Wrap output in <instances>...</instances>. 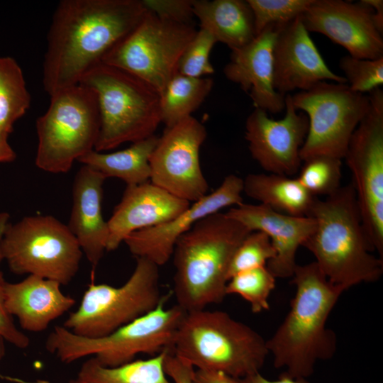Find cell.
<instances>
[{
	"instance_id": "1",
	"label": "cell",
	"mask_w": 383,
	"mask_h": 383,
	"mask_svg": "<svg viewBox=\"0 0 383 383\" xmlns=\"http://www.w3.org/2000/svg\"><path fill=\"white\" fill-rule=\"evenodd\" d=\"M139 0H62L52 14L43 62L50 96L79 84L147 12Z\"/></svg>"
},
{
	"instance_id": "2",
	"label": "cell",
	"mask_w": 383,
	"mask_h": 383,
	"mask_svg": "<svg viewBox=\"0 0 383 383\" xmlns=\"http://www.w3.org/2000/svg\"><path fill=\"white\" fill-rule=\"evenodd\" d=\"M291 278L296 292L290 310L266 345L276 368L304 379L318 360L331 358L336 351L335 334L326 322L345 290L331 282L315 262L296 265Z\"/></svg>"
},
{
	"instance_id": "3",
	"label": "cell",
	"mask_w": 383,
	"mask_h": 383,
	"mask_svg": "<svg viewBox=\"0 0 383 383\" xmlns=\"http://www.w3.org/2000/svg\"><path fill=\"white\" fill-rule=\"evenodd\" d=\"M309 216L316 228L302 246L331 282L347 290L380 279L383 260L372 253L353 184L323 200L316 197Z\"/></svg>"
},
{
	"instance_id": "4",
	"label": "cell",
	"mask_w": 383,
	"mask_h": 383,
	"mask_svg": "<svg viewBox=\"0 0 383 383\" xmlns=\"http://www.w3.org/2000/svg\"><path fill=\"white\" fill-rule=\"evenodd\" d=\"M250 232L219 211L201 219L180 236L172 255L177 305L189 313L221 303L226 296L233 255Z\"/></svg>"
},
{
	"instance_id": "5",
	"label": "cell",
	"mask_w": 383,
	"mask_h": 383,
	"mask_svg": "<svg viewBox=\"0 0 383 383\" xmlns=\"http://www.w3.org/2000/svg\"><path fill=\"white\" fill-rule=\"evenodd\" d=\"M171 352L200 370L241 379L259 372L269 351L261 335L218 310L186 313Z\"/></svg>"
},
{
	"instance_id": "6",
	"label": "cell",
	"mask_w": 383,
	"mask_h": 383,
	"mask_svg": "<svg viewBox=\"0 0 383 383\" xmlns=\"http://www.w3.org/2000/svg\"><path fill=\"white\" fill-rule=\"evenodd\" d=\"M79 84L96 96L100 128L96 151L102 152L145 139L155 135L162 123L159 92L123 70L100 63Z\"/></svg>"
},
{
	"instance_id": "7",
	"label": "cell",
	"mask_w": 383,
	"mask_h": 383,
	"mask_svg": "<svg viewBox=\"0 0 383 383\" xmlns=\"http://www.w3.org/2000/svg\"><path fill=\"white\" fill-rule=\"evenodd\" d=\"M165 302V298L152 311L101 338L80 337L56 326L47 338L45 348L65 364L92 357L107 367L130 362L138 354L154 356L171 350L186 312L177 304L166 309Z\"/></svg>"
},
{
	"instance_id": "8",
	"label": "cell",
	"mask_w": 383,
	"mask_h": 383,
	"mask_svg": "<svg viewBox=\"0 0 383 383\" xmlns=\"http://www.w3.org/2000/svg\"><path fill=\"white\" fill-rule=\"evenodd\" d=\"M99 128L93 91L77 84L55 93L35 122L36 166L53 174L69 172L75 161L94 150Z\"/></svg>"
},
{
	"instance_id": "9",
	"label": "cell",
	"mask_w": 383,
	"mask_h": 383,
	"mask_svg": "<svg viewBox=\"0 0 383 383\" xmlns=\"http://www.w3.org/2000/svg\"><path fill=\"white\" fill-rule=\"evenodd\" d=\"M165 298L159 266L137 257L133 273L123 285L90 284L62 326L80 337H104L152 311Z\"/></svg>"
},
{
	"instance_id": "10",
	"label": "cell",
	"mask_w": 383,
	"mask_h": 383,
	"mask_svg": "<svg viewBox=\"0 0 383 383\" xmlns=\"http://www.w3.org/2000/svg\"><path fill=\"white\" fill-rule=\"evenodd\" d=\"M1 250L10 270L68 284L76 276L83 255L67 225L50 215L25 216L9 223Z\"/></svg>"
},
{
	"instance_id": "11",
	"label": "cell",
	"mask_w": 383,
	"mask_h": 383,
	"mask_svg": "<svg viewBox=\"0 0 383 383\" xmlns=\"http://www.w3.org/2000/svg\"><path fill=\"white\" fill-rule=\"evenodd\" d=\"M196 32L194 24L172 21L148 10L136 27L106 53L101 63L138 77L160 94L177 72L180 57Z\"/></svg>"
},
{
	"instance_id": "12",
	"label": "cell",
	"mask_w": 383,
	"mask_h": 383,
	"mask_svg": "<svg viewBox=\"0 0 383 383\" xmlns=\"http://www.w3.org/2000/svg\"><path fill=\"white\" fill-rule=\"evenodd\" d=\"M292 101L309 119L301 162L318 155L343 159L353 132L370 107L368 95L352 91L347 84L328 81L292 95Z\"/></svg>"
},
{
	"instance_id": "13",
	"label": "cell",
	"mask_w": 383,
	"mask_h": 383,
	"mask_svg": "<svg viewBox=\"0 0 383 383\" xmlns=\"http://www.w3.org/2000/svg\"><path fill=\"white\" fill-rule=\"evenodd\" d=\"M368 96L370 109L353 132L344 159L367 239L383 260V91L377 88Z\"/></svg>"
},
{
	"instance_id": "14",
	"label": "cell",
	"mask_w": 383,
	"mask_h": 383,
	"mask_svg": "<svg viewBox=\"0 0 383 383\" xmlns=\"http://www.w3.org/2000/svg\"><path fill=\"white\" fill-rule=\"evenodd\" d=\"M206 135L205 126L192 116L165 128L150 157V182L189 203L208 194L199 161Z\"/></svg>"
},
{
	"instance_id": "15",
	"label": "cell",
	"mask_w": 383,
	"mask_h": 383,
	"mask_svg": "<svg viewBox=\"0 0 383 383\" xmlns=\"http://www.w3.org/2000/svg\"><path fill=\"white\" fill-rule=\"evenodd\" d=\"M284 117L274 120L267 112L255 108L245 123V139L252 158L263 170L290 177L301 167L300 150L306 139L309 119L298 111L292 94L285 96Z\"/></svg>"
},
{
	"instance_id": "16",
	"label": "cell",
	"mask_w": 383,
	"mask_h": 383,
	"mask_svg": "<svg viewBox=\"0 0 383 383\" xmlns=\"http://www.w3.org/2000/svg\"><path fill=\"white\" fill-rule=\"evenodd\" d=\"M374 10L360 1L313 0L301 15L308 32L321 33L359 59L383 57L382 35L375 28Z\"/></svg>"
},
{
	"instance_id": "17",
	"label": "cell",
	"mask_w": 383,
	"mask_h": 383,
	"mask_svg": "<svg viewBox=\"0 0 383 383\" xmlns=\"http://www.w3.org/2000/svg\"><path fill=\"white\" fill-rule=\"evenodd\" d=\"M243 179L231 174L221 185L206 194L182 213L159 226L135 231L123 241L137 257L145 258L157 266L166 264L172 257L177 240L204 217L219 212L223 208L243 203Z\"/></svg>"
},
{
	"instance_id": "18",
	"label": "cell",
	"mask_w": 383,
	"mask_h": 383,
	"mask_svg": "<svg viewBox=\"0 0 383 383\" xmlns=\"http://www.w3.org/2000/svg\"><path fill=\"white\" fill-rule=\"evenodd\" d=\"M274 87L286 96L296 89L306 91L330 81L347 84L345 78L329 69L311 38L301 15L279 25L273 47Z\"/></svg>"
},
{
	"instance_id": "19",
	"label": "cell",
	"mask_w": 383,
	"mask_h": 383,
	"mask_svg": "<svg viewBox=\"0 0 383 383\" xmlns=\"http://www.w3.org/2000/svg\"><path fill=\"white\" fill-rule=\"evenodd\" d=\"M250 231H262L270 239L275 257L267 267L275 278L292 277L299 246L313 233L316 221L311 216H294L279 213L262 204L242 203L225 213Z\"/></svg>"
},
{
	"instance_id": "20",
	"label": "cell",
	"mask_w": 383,
	"mask_h": 383,
	"mask_svg": "<svg viewBox=\"0 0 383 383\" xmlns=\"http://www.w3.org/2000/svg\"><path fill=\"white\" fill-rule=\"evenodd\" d=\"M279 25L262 30L248 44L232 50L223 72L240 85L257 109L278 113L285 109V96L274 87L273 47Z\"/></svg>"
},
{
	"instance_id": "21",
	"label": "cell",
	"mask_w": 383,
	"mask_h": 383,
	"mask_svg": "<svg viewBox=\"0 0 383 383\" xmlns=\"http://www.w3.org/2000/svg\"><path fill=\"white\" fill-rule=\"evenodd\" d=\"M190 205L150 182L127 186L107 221L106 251L117 249L135 231L168 222Z\"/></svg>"
},
{
	"instance_id": "22",
	"label": "cell",
	"mask_w": 383,
	"mask_h": 383,
	"mask_svg": "<svg viewBox=\"0 0 383 383\" xmlns=\"http://www.w3.org/2000/svg\"><path fill=\"white\" fill-rule=\"evenodd\" d=\"M106 178L83 165L72 186V206L67 226L83 254L96 267L106 251L108 223L102 214L103 185Z\"/></svg>"
},
{
	"instance_id": "23",
	"label": "cell",
	"mask_w": 383,
	"mask_h": 383,
	"mask_svg": "<svg viewBox=\"0 0 383 383\" xmlns=\"http://www.w3.org/2000/svg\"><path fill=\"white\" fill-rule=\"evenodd\" d=\"M60 287L56 281L35 275L18 282H6V309L23 329L42 332L75 304V299L65 294Z\"/></svg>"
},
{
	"instance_id": "24",
	"label": "cell",
	"mask_w": 383,
	"mask_h": 383,
	"mask_svg": "<svg viewBox=\"0 0 383 383\" xmlns=\"http://www.w3.org/2000/svg\"><path fill=\"white\" fill-rule=\"evenodd\" d=\"M193 13L200 28L231 50L245 46L256 36L253 14L247 1L193 0Z\"/></svg>"
},
{
	"instance_id": "25",
	"label": "cell",
	"mask_w": 383,
	"mask_h": 383,
	"mask_svg": "<svg viewBox=\"0 0 383 383\" xmlns=\"http://www.w3.org/2000/svg\"><path fill=\"white\" fill-rule=\"evenodd\" d=\"M243 192L260 204L294 216H309L316 197L297 178L271 173L248 174L243 179Z\"/></svg>"
},
{
	"instance_id": "26",
	"label": "cell",
	"mask_w": 383,
	"mask_h": 383,
	"mask_svg": "<svg viewBox=\"0 0 383 383\" xmlns=\"http://www.w3.org/2000/svg\"><path fill=\"white\" fill-rule=\"evenodd\" d=\"M158 139L159 137L153 135L133 143L128 148L109 153L94 150L80 157L78 162L100 172L106 179H121L127 186L143 184L150 179L149 160Z\"/></svg>"
},
{
	"instance_id": "27",
	"label": "cell",
	"mask_w": 383,
	"mask_h": 383,
	"mask_svg": "<svg viewBox=\"0 0 383 383\" xmlns=\"http://www.w3.org/2000/svg\"><path fill=\"white\" fill-rule=\"evenodd\" d=\"M168 350L115 367H104L91 357L82 365L77 377L86 383H173L164 368Z\"/></svg>"
},
{
	"instance_id": "28",
	"label": "cell",
	"mask_w": 383,
	"mask_h": 383,
	"mask_svg": "<svg viewBox=\"0 0 383 383\" xmlns=\"http://www.w3.org/2000/svg\"><path fill=\"white\" fill-rule=\"evenodd\" d=\"M213 86L211 78L191 77L177 72L160 94L161 122L168 128L191 116Z\"/></svg>"
},
{
	"instance_id": "29",
	"label": "cell",
	"mask_w": 383,
	"mask_h": 383,
	"mask_svg": "<svg viewBox=\"0 0 383 383\" xmlns=\"http://www.w3.org/2000/svg\"><path fill=\"white\" fill-rule=\"evenodd\" d=\"M31 96L21 67L11 57H0V134L9 135L30 108Z\"/></svg>"
},
{
	"instance_id": "30",
	"label": "cell",
	"mask_w": 383,
	"mask_h": 383,
	"mask_svg": "<svg viewBox=\"0 0 383 383\" xmlns=\"http://www.w3.org/2000/svg\"><path fill=\"white\" fill-rule=\"evenodd\" d=\"M274 287L275 277L267 266H262L233 275L227 282L226 293L240 296L257 313L269 309V296Z\"/></svg>"
},
{
	"instance_id": "31",
	"label": "cell",
	"mask_w": 383,
	"mask_h": 383,
	"mask_svg": "<svg viewBox=\"0 0 383 383\" xmlns=\"http://www.w3.org/2000/svg\"><path fill=\"white\" fill-rule=\"evenodd\" d=\"M341 177L340 159L326 155H318L304 161V165L296 178L313 196H328L341 187Z\"/></svg>"
},
{
	"instance_id": "32",
	"label": "cell",
	"mask_w": 383,
	"mask_h": 383,
	"mask_svg": "<svg viewBox=\"0 0 383 383\" xmlns=\"http://www.w3.org/2000/svg\"><path fill=\"white\" fill-rule=\"evenodd\" d=\"M313 0H247L256 35L271 25H283L302 15Z\"/></svg>"
},
{
	"instance_id": "33",
	"label": "cell",
	"mask_w": 383,
	"mask_h": 383,
	"mask_svg": "<svg viewBox=\"0 0 383 383\" xmlns=\"http://www.w3.org/2000/svg\"><path fill=\"white\" fill-rule=\"evenodd\" d=\"M276 255L270 238L263 232H250L240 243L231 259L228 279L240 272L266 266Z\"/></svg>"
},
{
	"instance_id": "34",
	"label": "cell",
	"mask_w": 383,
	"mask_h": 383,
	"mask_svg": "<svg viewBox=\"0 0 383 383\" xmlns=\"http://www.w3.org/2000/svg\"><path fill=\"white\" fill-rule=\"evenodd\" d=\"M340 68L350 89L357 93H370L383 84V57L359 59L350 55L340 58Z\"/></svg>"
},
{
	"instance_id": "35",
	"label": "cell",
	"mask_w": 383,
	"mask_h": 383,
	"mask_svg": "<svg viewBox=\"0 0 383 383\" xmlns=\"http://www.w3.org/2000/svg\"><path fill=\"white\" fill-rule=\"evenodd\" d=\"M216 43V40L208 31L201 28L197 30L180 57L177 72L196 78L213 74L214 69L209 56Z\"/></svg>"
},
{
	"instance_id": "36",
	"label": "cell",
	"mask_w": 383,
	"mask_h": 383,
	"mask_svg": "<svg viewBox=\"0 0 383 383\" xmlns=\"http://www.w3.org/2000/svg\"><path fill=\"white\" fill-rule=\"evenodd\" d=\"M10 216L7 212H0V335L13 346L25 349L30 344L29 338L21 331L13 323V317L8 313L5 306L4 279L1 270V263L4 260L1 250V242Z\"/></svg>"
},
{
	"instance_id": "37",
	"label": "cell",
	"mask_w": 383,
	"mask_h": 383,
	"mask_svg": "<svg viewBox=\"0 0 383 383\" xmlns=\"http://www.w3.org/2000/svg\"><path fill=\"white\" fill-rule=\"evenodd\" d=\"M145 7L159 17L193 24V0H143Z\"/></svg>"
},
{
	"instance_id": "38",
	"label": "cell",
	"mask_w": 383,
	"mask_h": 383,
	"mask_svg": "<svg viewBox=\"0 0 383 383\" xmlns=\"http://www.w3.org/2000/svg\"><path fill=\"white\" fill-rule=\"evenodd\" d=\"M164 368L173 383H194V367L173 354L170 350L165 355Z\"/></svg>"
},
{
	"instance_id": "39",
	"label": "cell",
	"mask_w": 383,
	"mask_h": 383,
	"mask_svg": "<svg viewBox=\"0 0 383 383\" xmlns=\"http://www.w3.org/2000/svg\"><path fill=\"white\" fill-rule=\"evenodd\" d=\"M194 383H240L238 379L233 378L223 372L217 371L195 370Z\"/></svg>"
},
{
	"instance_id": "40",
	"label": "cell",
	"mask_w": 383,
	"mask_h": 383,
	"mask_svg": "<svg viewBox=\"0 0 383 383\" xmlns=\"http://www.w3.org/2000/svg\"><path fill=\"white\" fill-rule=\"evenodd\" d=\"M240 383H306L303 379H295L282 374L279 379L274 381L269 380L256 372L243 378L238 379Z\"/></svg>"
},
{
	"instance_id": "41",
	"label": "cell",
	"mask_w": 383,
	"mask_h": 383,
	"mask_svg": "<svg viewBox=\"0 0 383 383\" xmlns=\"http://www.w3.org/2000/svg\"><path fill=\"white\" fill-rule=\"evenodd\" d=\"M363 3L370 6L373 10L372 21L377 30L380 34L383 33V1L382 0H362Z\"/></svg>"
},
{
	"instance_id": "42",
	"label": "cell",
	"mask_w": 383,
	"mask_h": 383,
	"mask_svg": "<svg viewBox=\"0 0 383 383\" xmlns=\"http://www.w3.org/2000/svg\"><path fill=\"white\" fill-rule=\"evenodd\" d=\"M9 135L0 134V163L11 162L16 158V154L8 141Z\"/></svg>"
},
{
	"instance_id": "43",
	"label": "cell",
	"mask_w": 383,
	"mask_h": 383,
	"mask_svg": "<svg viewBox=\"0 0 383 383\" xmlns=\"http://www.w3.org/2000/svg\"><path fill=\"white\" fill-rule=\"evenodd\" d=\"M5 340L0 335V361L5 355Z\"/></svg>"
},
{
	"instance_id": "44",
	"label": "cell",
	"mask_w": 383,
	"mask_h": 383,
	"mask_svg": "<svg viewBox=\"0 0 383 383\" xmlns=\"http://www.w3.org/2000/svg\"><path fill=\"white\" fill-rule=\"evenodd\" d=\"M69 383H86V382L77 376V377L74 379H71L69 381Z\"/></svg>"
}]
</instances>
